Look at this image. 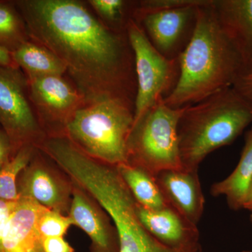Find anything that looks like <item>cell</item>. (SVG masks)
Instances as JSON below:
<instances>
[{
  "mask_svg": "<svg viewBox=\"0 0 252 252\" xmlns=\"http://www.w3.org/2000/svg\"><path fill=\"white\" fill-rule=\"evenodd\" d=\"M220 26L252 70V0H213Z\"/></svg>",
  "mask_w": 252,
  "mask_h": 252,
  "instance_id": "cell-16",
  "label": "cell"
},
{
  "mask_svg": "<svg viewBox=\"0 0 252 252\" xmlns=\"http://www.w3.org/2000/svg\"><path fill=\"white\" fill-rule=\"evenodd\" d=\"M243 209L248 210L249 211L252 212V180L250 182V187H249L248 193L245 197V202H244Z\"/></svg>",
  "mask_w": 252,
  "mask_h": 252,
  "instance_id": "cell-29",
  "label": "cell"
},
{
  "mask_svg": "<svg viewBox=\"0 0 252 252\" xmlns=\"http://www.w3.org/2000/svg\"><path fill=\"white\" fill-rule=\"evenodd\" d=\"M30 39L65 66L86 105L112 97L135 99L132 49L78 0H16Z\"/></svg>",
  "mask_w": 252,
  "mask_h": 252,
  "instance_id": "cell-1",
  "label": "cell"
},
{
  "mask_svg": "<svg viewBox=\"0 0 252 252\" xmlns=\"http://www.w3.org/2000/svg\"><path fill=\"white\" fill-rule=\"evenodd\" d=\"M250 221H251L252 224V212H251V215H250Z\"/></svg>",
  "mask_w": 252,
  "mask_h": 252,
  "instance_id": "cell-30",
  "label": "cell"
},
{
  "mask_svg": "<svg viewBox=\"0 0 252 252\" xmlns=\"http://www.w3.org/2000/svg\"><path fill=\"white\" fill-rule=\"evenodd\" d=\"M155 177L168 205L198 225L205 208V197L198 171L167 170L159 172Z\"/></svg>",
  "mask_w": 252,
  "mask_h": 252,
  "instance_id": "cell-14",
  "label": "cell"
},
{
  "mask_svg": "<svg viewBox=\"0 0 252 252\" xmlns=\"http://www.w3.org/2000/svg\"><path fill=\"white\" fill-rule=\"evenodd\" d=\"M12 147L8 136L0 127V170L13 158Z\"/></svg>",
  "mask_w": 252,
  "mask_h": 252,
  "instance_id": "cell-26",
  "label": "cell"
},
{
  "mask_svg": "<svg viewBox=\"0 0 252 252\" xmlns=\"http://www.w3.org/2000/svg\"><path fill=\"white\" fill-rule=\"evenodd\" d=\"M36 149L28 147L21 149L6 166L0 170L1 200H16L20 198L17 189L18 176L31 161Z\"/></svg>",
  "mask_w": 252,
  "mask_h": 252,
  "instance_id": "cell-21",
  "label": "cell"
},
{
  "mask_svg": "<svg viewBox=\"0 0 252 252\" xmlns=\"http://www.w3.org/2000/svg\"><path fill=\"white\" fill-rule=\"evenodd\" d=\"M198 5L161 10L132 16L143 28L149 40L165 57L176 59L187 36H191Z\"/></svg>",
  "mask_w": 252,
  "mask_h": 252,
  "instance_id": "cell-12",
  "label": "cell"
},
{
  "mask_svg": "<svg viewBox=\"0 0 252 252\" xmlns=\"http://www.w3.org/2000/svg\"><path fill=\"white\" fill-rule=\"evenodd\" d=\"M126 32L133 54L137 79L135 123L159 99L165 98L173 91L180 76V67L177 58L168 59L154 47L143 28L132 17L127 19Z\"/></svg>",
  "mask_w": 252,
  "mask_h": 252,
  "instance_id": "cell-7",
  "label": "cell"
},
{
  "mask_svg": "<svg viewBox=\"0 0 252 252\" xmlns=\"http://www.w3.org/2000/svg\"><path fill=\"white\" fill-rule=\"evenodd\" d=\"M186 107H169L160 98L134 123L127 142V163L155 176L182 168L178 125Z\"/></svg>",
  "mask_w": 252,
  "mask_h": 252,
  "instance_id": "cell-6",
  "label": "cell"
},
{
  "mask_svg": "<svg viewBox=\"0 0 252 252\" xmlns=\"http://www.w3.org/2000/svg\"><path fill=\"white\" fill-rule=\"evenodd\" d=\"M72 180V199L68 216L73 225L91 239L90 252H119V234L109 214L89 192Z\"/></svg>",
  "mask_w": 252,
  "mask_h": 252,
  "instance_id": "cell-13",
  "label": "cell"
},
{
  "mask_svg": "<svg viewBox=\"0 0 252 252\" xmlns=\"http://www.w3.org/2000/svg\"><path fill=\"white\" fill-rule=\"evenodd\" d=\"M0 127L9 137L13 157L46 137L29 97L28 79L20 68L0 65Z\"/></svg>",
  "mask_w": 252,
  "mask_h": 252,
  "instance_id": "cell-8",
  "label": "cell"
},
{
  "mask_svg": "<svg viewBox=\"0 0 252 252\" xmlns=\"http://www.w3.org/2000/svg\"><path fill=\"white\" fill-rule=\"evenodd\" d=\"M0 65L10 68H19L16 65L11 53L0 46Z\"/></svg>",
  "mask_w": 252,
  "mask_h": 252,
  "instance_id": "cell-28",
  "label": "cell"
},
{
  "mask_svg": "<svg viewBox=\"0 0 252 252\" xmlns=\"http://www.w3.org/2000/svg\"><path fill=\"white\" fill-rule=\"evenodd\" d=\"M252 124V102L233 87L187 106L178 125L182 168L198 171L214 151L234 142Z\"/></svg>",
  "mask_w": 252,
  "mask_h": 252,
  "instance_id": "cell-3",
  "label": "cell"
},
{
  "mask_svg": "<svg viewBox=\"0 0 252 252\" xmlns=\"http://www.w3.org/2000/svg\"><path fill=\"white\" fill-rule=\"evenodd\" d=\"M27 79L30 99L46 137H64L71 119L86 105L84 97L64 76Z\"/></svg>",
  "mask_w": 252,
  "mask_h": 252,
  "instance_id": "cell-9",
  "label": "cell"
},
{
  "mask_svg": "<svg viewBox=\"0 0 252 252\" xmlns=\"http://www.w3.org/2000/svg\"><path fill=\"white\" fill-rule=\"evenodd\" d=\"M116 167L137 204L152 210L168 206L155 176L127 162Z\"/></svg>",
  "mask_w": 252,
  "mask_h": 252,
  "instance_id": "cell-18",
  "label": "cell"
},
{
  "mask_svg": "<svg viewBox=\"0 0 252 252\" xmlns=\"http://www.w3.org/2000/svg\"><path fill=\"white\" fill-rule=\"evenodd\" d=\"M46 210L30 198L0 199V252H45L38 225Z\"/></svg>",
  "mask_w": 252,
  "mask_h": 252,
  "instance_id": "cell-11",
  "label": "cell"
},
{
  "mask_svg": "<svg viewBox=\"0 0 252 252\" xmlns=\"http://www.w3.org/2000/svg\"><path fill=\"white\" fill-rule=\"evenodd\" d=\"M252 252L251 251H243V252Z\"/></svg>",
  "mask_w": 252,
  "mask_h": 252,
  "instance_id": "cell-31",
  "label": "cell"
},
{
  "mask_svg": "<svg viewBox=\"0 0 252 252\" xmlns=\"http://www.w3.org/2000/svg\"><path fill=\"white\" fill-rule=\"evenodd\" d=\"M177 59L178 81L163 98L172 108L198 103L233 87L240 77L252 72L220 26L213 0H205L197 7L193 32Z\"/></svg>",
  "mask_w": 252,
  "mask_h": 252,
  "instance_id": "cell-2",
  "label": "cell"
},
{
  "mask_svg": "<svg viewBox=\"0 0 252 252\" xmlns=\"http://www.w3.org/2000/svg\"><path fill=\"white\" fill-rule=\"evenodd\" d=\"M72 225V220L68 215L47 209L39 220L38 229L44 239L58 238L64 237Z\"/></svg>",
  "mask_w": 252,
  "mask_h": 252,
  "instance_id": "cell-23",
  "label": "cell"
},
{
  "mask_svg": "<svg viewBox=\"0 0 252 252\" xmlns=\"http://www.w3.org/2000/svg\"><path fill=\"white\" fill-rule=\"evenodd\" d=\"M13 60L27 78L64 76L67 69L54 54L30 39L11 53Z\"/></svg>",
  "mask_w": 252,
  "mask_h": 252,
  "instance_id": "cell-19",
  "label": "cell"
},
{
  "mask_svg": "<svg viewBox=\"0 0 252 252\" xmlns=\"http://www.w3.org/2000/svg\"><path fill=\"white\" fill-rule=\"evenodd\" d=\"M233 88L252 102V72L240 77Z\"/></svg>",
  "mask_w": 252,
  "mask_h": 252,
  "instance_id": "cell-27",
  "label": "cell"
},
{
  "mask_svg": "<svg viewBox=\"0 0 252 252\" xmlns=\"http://www.w3.org/2000/svg\"><path fill=\"white\" fill-rule=\"evenodd\" d=\"M252 180V127L245 137L241 157L235 170L224 180L212 185L213 196H225L228 207L234 211L243 209L244 202Z\"/></svg>",
  "mask_w": 252,
  "mask_h": 252,
  "instance_id": "cell-17",
  "label": "cell"
},
{
  "mask_svg": "<svg viewBox=\"0 0 252 252\" xmlns=\"http://www.w3.org/2000/svg\"><path fill=\"white\" fill-rule=\"evenodd\" d=\"M135 99L112 97L79 109L65 137L92 158L117 166L127 162V142L134 123Z\"/></svg>",
  "mask_w": 252,
  "mask_h": 252,
  "instance_id": "cell-5",
  "label": "cell"
},
{
  "mask_svg": "<svg viewBox=\"0 0 252 252\" xmlns=\"http://www.w3.org/2000/svg\"><path fill=\"white\" fill-rule=\"evenodd\" d=\"M29 40L26 23L14 1L0 0V46L12 53Z\"/></svg>",
  "mask_w": 252,
  "mask_h": 252,
  "instance_id": "cell-20",
  "label": "cell"
},
{
  "mask_svg": "<svg viewBox=\"0 0 252 252\" xmlns=\"http://www.w3.org/2000/svg\"><path fill=\"white\" fill-rule=\"evenodd\" d=\"M43 248L45 252H75L74 248L64 237L44 238Z\"/></svg>",
  "mask_w": 252,
  "mask_h": 252,
  "instance_id": "cell-25",
  "label": "cell"
},
{
  "mask_svg": "<svg viewBox=\"0 0 252 252\" xmlns=\"http://www.w3.org/2000/svg\"><path fill=\"white\" fill-rule=\"evenodd\" d=\"M67 173L109 214L119 234V252H203L200 243L172 248L147 231L136 215L135 200L117 167L81 154L68 165Z\"/></svg>",
  "mask_w": 252,
  "mask_h": 252,
  "instance_id": "cell-4",
  "label": "cell"
},
{
  "mask_svg": "<svg viewBox=\"0 0 252 252\" xmlns=\"http://www.w3.org/2000/svg\"><path fill=\"white\" fill-rule=\"evenodd\" d=\"M88 3L99 17L112 26L113 31L124 32L122 26L124 21L126 4L123 0H89Z\"/></svg>",
  "mask_w": 252,
  "mask_h": 252,
  "instance_id": "cell-22",
  "label": "cell"
},
{
  "mask_svg": "<svg viewBox=\"0 0 252 252\" xmlns=\"http://www.w3.org/2000/svg\"><path fill=\"white\" fill-rule=\"evenodd\" d=\"M17 189L20 197L68 215L72 199V179L39 149L18 176Z\"/></svg>",
  "mask_w": 252,
  "mask_h": 252,
  "instance_id": "cell-10",
  "label": "cell"
},
{
  "mask_svg": "<svg viewBox=\"0 0 252 252\" xmlns=\"http://www.w3.org/2000/svg\"><path fill=\"white\" fill-rule=\"evenodd\" d=\"M203 0H147L141 1L133 9V16L161 11V10L175 9L184 6L198 5Z\"/></svg>",
  "mask_w": 252,
  "mask_h": 252,
  "instance_id": "cell-24",
  "label": "cell"
},
{
  "mask_svg": "<svg viewBox=\"0 0 252 252\" xmlns=\"http://www.w3.org/2000/svg\"><path fill=\"white\" fill-rule=\"evenodd\" d=\"M135 213L147 231L167 247L184 248L200 243L197 225L170 205L152 210L136 202Z\"/></svg>",
  "mask_w": 252,
  "mask_h": 252,
  "instance_id": "cell-15",
  "label": "cell"
}]
</instances>
